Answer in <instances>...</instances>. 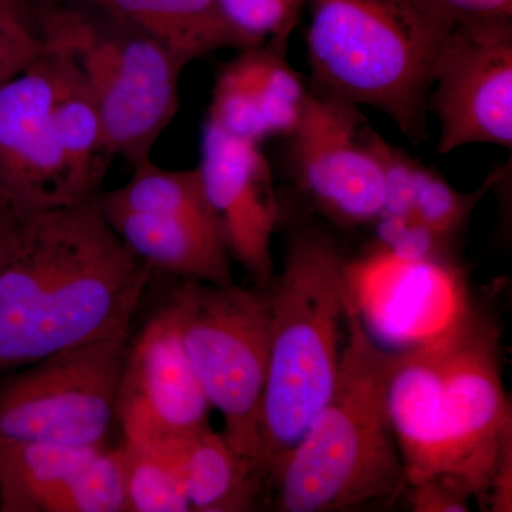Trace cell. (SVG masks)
Segmentation results:
<instances>
[{
    "label": "cell",
    "instance_id": "cell-4",
    "mask_svg": "<svg viewBox=\"0 0 512 512\" xmlns=\"http://www.w3.org/2000/svg\"><path fill=\"white\" fill-rule=\"evenodd\" d=\"M313 92L372 107L427 138L434 64L458 18L431 0H308Z\"/></svg>",
    "mask_w": 512,
    "mask_h": 512
},
{
    "label": "cell",
    "instance_id": "cell-24",
    "mask_svg": "<svg viewBox=\"0 0 512 512\" xmlns=\"http://www.w3.org/2000/svg\"><path fill=\"white\" fill-rule=\"evenodd\" d=\"M126 451V512H188L174 447L128 446Z\"/></svg>",
    "mask_w": 512,
    "mask_h": 512
},
{
    "label": "cell",
    "instance_id": "cell-15",
    "mask_svg": "<svg viewBox=\"0 0 512 512\" xmlns=\"http://www.w3.org/2000/svg\"><path fill=\"white\" fill-rule=\"evenodd\" d=\"M309 96L284 50L245 47L218 70L207 120L231 136L262 144L295 130Z\"/></svg>",
    "mask_w": 512,
    "mask_h": 512
},
{
    "label": "cell",
    "instance_id": "cell-5",
    "mask_svg": "<svg viewBox=\"0 0 512 512\" xmlns=\"http://www.w3.org/2000/svg\"><path fill=\"white\" fill-rule=\"evenodd\" d=\"M46 45L70 56L89 87L111 158L150 160L177 116L185 69L156 37L79 0H33Z\"/></svg>",
    "mask_w": 512,
    "mask_h": 512
},
{
    "label": "cell",
    "instance_id": "cell-10",
    "mask_svg": "<svg viewBox=\"0 0 512 512\" xmlns=\"http://www.w3.org/2000/svg\"><path fill=\"white\" fill-rule=\"evenodd\" d=\"M427 111L437 153L470 144L512 148V20H458L433 69Z\"/></svg>",
    "mask_w": 512,
    "mask_h": 512
},
{
    "label": "cell",
    "instance_id": "cell-16",
    "mask_svg": "<svg viewBox=\"0 0 512 512\" xmlns=\"http://www.w3.org/2000/svg\"><path fill=\"white\" fill-rule=\"evenodd\" d=\"M440 393L434 338L390 357L387 406L409 487L439 477L453 480Z\"/></svg>",
    "mask_w": 512,
    "mask_h": 512
},
{
    "label": "cell",
    "instance_id": "cell-2",
    "mask_svg": "<svg viewBox=\"0 0 512 512\" xmlns=\"http://www.w3.org/2000/svg\"><path fill=\"white\" fill-rule=\"evenodd\" d=\"M349 339L328 402L302 440L271 471L284 512H333L392 504L409 487L387 406L390 357L346 303Z\"/></svg>",
    "mask_w": 512,
    "mask_h": 512
},
{
    "label": "cell",
    "instance_id": "cell-26",
    "mask_svg": "<svg viewBox=\"0 0 512 512\" xmlns=\"http://www.w3.org/2000/svg\"><path fill=\"white\" fill-rule=\"evenodd\" d=\"M306 5L308 0H218L238 50L271 45L286 52Z\"/></svg>",
    "mask_w": 512,
    "mask_h": 512
},
{
    "label": "cell",
    "instance_id": "cell-21",
    "mask_svg": "<svg viewBox=\"0 0 512 512\" xmlns=\"http://www.w3.org/2000/svg\"><path fill=\"white\" fill-rule=\"evenodd\" d=\"M103 446L0 440V511L43 512L47 500Z\"/></svg>",
    "mask_w": 512,
    "mask_h": 512
},
{
    "label": "cell",
    "instance_id": "cell-19",
    "mask_svg": "<svg viewBox=\"0 0 512 512\" xmlns=\"http://www.w3.org/2000/svg\"><path fill=\"white\" fill-rule=\"evenodd\" d=\"M49 47V46H47ZM57 59L55 121L70 191L76 204L101 192L110 156L99 109L69 55L49 47Z\"/></svg>",
    "mask_w": 512,
    "mask_h": 512
},
{
    "label": "cell",
    "instance_id": "cell-6",
    "mask_svg": "<svg viewBox=\"0 0 512 512\" xmlns=\"http://www.w3.org/2000/svg\"><path fill=\"white\" fill-rule=\"evenodd\" d=\"M165 308L208 403L224 417L222 436L258 468L259 407L271 346L269 288L181 279Z\"/></svg>",
    "mask_w": 512,
    "mask_h": 512
},
{
    "label": "cell",
    "instance_id": "cell-25",
    "mask_svg": "<svg viewBox=\"0 0 512 512\" xmlns=\"http://www.w3.org/2000/svg\"><path fill=\"white\" fill-rule=\"evenodd\" d=\"M500 178V173L491 174L478 190L458 192L439 173L420 163L413 218L453 247L478 202Z\"/></svg>",
    "mask_w": 512,
    "mask_h": 512
},
{
    "label": "cell",
    "instance_id": "cell-13",
    "mask_svg": "<svg viewBox=\"0 0 512 512\" xmlns=\"http://www.w3.org/2000/svg\"><path fill=\"white\" fill-rule=\"evenodd\" d=\"M197 168L231 258L256 286L268 289L276 276L272 239L284 208L261 144L231 136L205 120Z\"/></svg>",
    "mask_w": 512,
    "mask_h": 512
},
{
    "label": "cell",
    "instance_id": "cell-22",
    "mask_svg": "<svg viewBox=\"0 0 512 512\" xmlns=\"http://www.w3.org/2000/svg\"><path fill=\"white\" fill-rule=\"evenodd\" d=\"M99 197L127 210L191 218L221 227L205 195L198 168L167 170L150 158L134 165L133 175L123 187L101 191Z\"/></svg>",
    "mask_w": 512,
    "mask_h": 512
},
{
    "label": "cell",
    "instance_id": "cell-3",
    "mask_svg": "<svg viewBox=\"0 0 512 512\" xmlns=\"http://www.w3.org/2000/svg\"><path fill=\"white\" fill-rule=\"evenodd\" d=\"M348 265L330 235L296 228L286 242L284 268L269 286L271 346L258 419V468L266 487L335 386Z\"/></svg>",
    "mask_w": 512,
    "mask_h": 512
},
{
    "label": "cell",
    "instance_id": "cell-12",
    "mask_svg": "<svg viewBox=\"0 0 512 512\" xmlns=\"http://www.w3.org/2000/svg\"><path fill=\"white\" fill-rule=\"evenodd\" d=\"M210 403L167 308L131 339L116 404L124 444L171 448L208 424Z\"/></svg>",
    "mask_w": 512,
    "mask_h": 512
},
{
    "label": "cell",
    "instance_id": "cell-11",
    "mask_svg": "<svg viewBox=\"0 0 512 512\" xmlns=\"http://www.w3.org/2000/svg\"><path fill=\"white\" fill-rule=\"evenodd\" d=\"M56 87L49 47L0 87V201L20 222L76 204L57 136Z\"/></svg>",
    "mask_w": 512,
    "mask_h": 512
},
{
    "label": "cell",
    "instance_id": "cell-30",
    "mask_svg": "<svg viewBox=\"0 0 512 512\" xmlns=\"http://www.w3.org/2000/svg\"><path fill=\"white\" fill-rule=\"evenodd\" d=\"M484 505L494 512L512 511V440L503 448Z\"/></svg>",
    "mask_w": 512,
    "mask_h": 512
},
{
    "label": "cell",
    "instance_id": "cell-20",
    "mask_svg": "<svg viewBox=\"0 0 512 512\" xmlns=\"http://www.w3.org/2000/svg\"><path fill=\"white\" fill-rule=\"evenodd\" d=\"M156 37L181 63L237 49L218 0H79Z\"/></svg>",
    "mask_w": 512,
    "mask_h": 512
},
{
    "label": "cell",
    "instance_id": "cell-7",
    "mask_svg": "<svg viewBox=\"0 0 512 512\" xmlns=\"http://www.w3.org/2000/svg\"><path fill=\"white\" fill-rule=\"evenodd\" d=\"M130 345L124 330L0 377V440L107 444Z\"/></svg>",
    "mask_w": 512,
    "mask_h": 512
},
{
    "label": "cell",
    "instance_id": "cell-8",
    "mask_svg": "<svg viewBox=\"0 0 512 512\" xmlns=\"http://www.w3.org/2000/svg\"><path fill=\"white\" fill-rule=\"evenodd\" d=\"M439 352L441 419L451 453V477L485 504L503 448L512 440L498 332L468 308L434 338Z\"/></svg>",
    "mask_w": 512,
    "mask_h": 512
},
{
    "label": "cell",
    "instance_id": "cell-18",
    "mask_svg": "<svg viewBox=\"0 0 512 512\" xmlns=\"http://www.w3.org/2000/svg\"><path fill=\"white\" fill-rule=\"evenodd\" d=\"M191 511H254L266 484L222 434L205 427L174 447Z\"/></svg>",
    "mask_w": 512,
    "mask_h": 512
},
{
    "label": "cell",
    "instance_id": "cell-1",
    "mask_svg": "<svg viewBox=\"0 0 512 512\" xmlns=\"http://www.w3.org/2000/svg\"><path fill=\"white\" fill-rule=\"evenodd\" d=\"M97 197L23 222L0 272V377L130 330L154 269L111 228Z\"/></svg>",
    "mask_w": 512,
    "mask_h": 512
},
{
    "label": "cell",
    "instance_id": "cell-29",
    "mask_svg": "<svg viewBox=\"0 0 512 512\" xmlns=\"http://www.w3.org/2000/svg\"><path fill=\"white\" fill-rule=\"evenodd\" d=\"M460 20H512V0H431Z\"/></svg>",
    "mask_w": 512,
    "mask_h": 512
},
{
    "label": "cell",
    "instance_id": "cell-23",
    "mask_svg": "<svg viewBox=\"0 0 512 512\" xmlns=\"http://www.w3.org/2000/svg\"><path fill=\"white\" fill-rule=\"evenodd\" d=\"M43 512H126V451L103 446L57 493Z\"/></svg>",
    "mask_w": 512,
    "mask_h": 512
},
{
    "label": "cell",
    "instance_id": "cell-27",
    "mask_svg": "<svg viewBox=\"0 0 512 512\" xmlns=\"http://www.w3.org/2000/svg\"><path fill=\"white\" fill-rule=\"evenodd\" d=\"M46 52L32 2L0 0V87L26 72Z\"/></svg>",
    "mask_w": 512,
    "mask_h": 512
},
{
    "label": "cell",
    "instance_id": "cell-9",
    "mask_svg": "<svg viewBox=\"0 0 512 512\" xmlns=\"http://www.w3.org/2000/svg\"><path fill=\"white\" fill-rule=\"evenodd\" d=\"M367 128L356 104L311 92L301 121L285 137L296 190L335 227H366L382 214L383 170L367 144Z\"/></svg>",
    "mask_w": 512,
    "mask_h": 512
},
{
    "label": "cell",
    "instance_id": "cell-31",
    "mask_svg": "<svg viewBox=\"0 0 512 512\" xmlns=\"http://www.w3.org/2000/svg\"><path fill=\"white\" fill-rule=\"evenodd\" d=\"M22 225L23 222H20L0 201V272L18 245Z\"/></svg>",
    "mask_w": 512,
    "mask_h": 512
},
{
    "label": "cell",
    "instance_id": "cell-17",
    "mask_svg": "<svg viewBox=\"0 0 512 512\" xmlns=\"http://www.w3.org/2000/svg\"><path fill=\"white\" fill-rule=\"evenodd\" d=\"M97 200L111 228L154 271L183 281L235 284L231 254L220 225L127 210L100 197Z\"/></svg>",
    "mask_w": 512,
    "mask_h": 512
},
{
    "label": "cell",
    "instance_id": "cell-28",
    "mask_svg": "<svg viewBox=\"0 0 512 512\" xmlns=\"http://www.w3.org/2000/svg\"><path fill=\"white\" fill-rule=\"evenodd\" d=\"M409 488L410 504L416 512L470 511V493L451 478H433Z\"/></svg>",
    "mask_w": 512,
    "mask_h": 512
},
{
    "label": "cell",
    "instance_id": "cell-14",
    "mask_svg": "<svg viewBox=\"0 0 512 512\" xmlns=\"http://www.w3.org/2000/svg\"><path fill=\"white\" fill-rule=\"evenodd\" d=\"M348 289L360 318L407 348L436 338L468 308L453 261H402L380 248L349 262Z\"/></svg>",
    "mask_w": 512,
    "mask_h": 512
}]
</instances>
